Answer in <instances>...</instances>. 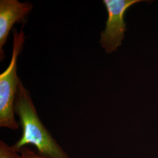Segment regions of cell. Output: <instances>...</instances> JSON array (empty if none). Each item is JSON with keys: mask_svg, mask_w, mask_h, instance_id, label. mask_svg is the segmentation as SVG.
Wrapping results in <instances>:
<instances>
[{"mask_svg": "<svg viewBox=\"0 0 158 158\" xmlns=\"http://www.w3.org/2000/svg\"><path fill=\"white\" fill-rule=\"evenodd\" d=\"M15 113L19 118L22 136L12 147L20 152L23 147L33 145L38 154L45 158H71L56 141L40 121L30 93L20 80L14 105Z\"/></svg>", "mask_w": 158, "mask_h": 158, "instance_id": "obj_1", "label": "cell"}, {"mask_svg": "<svg viewBox=\"0 0 158 158\" xmlns=\"http://www.w3.org/2000/svg\"><path fill=\"white\" fill-rule=\"evenodd\" d=\"M23 28L18 32L13 30V46L9 66L0 74V127L10 130L19 129L15 118L14 105L20 79L17 76V60L25 42Z\"/></svg>", "mask_w": 158, "mask_h": 158, "instance_id": "obj_2", "label": "cell"}, {"mask_svg": "<svg viewBox=\"0 0 158 158\" xmlns=\"http://www.w3.org/2000/svg\"><path fill=\"white\" fill-rule=\"evenodd\" d=\"M141 0H104L107 11L108 19L105 29L101 33L100 43L107 53L117 51L121 45L126 31L124 17L126 11L131 6Z\"/></svg>", "mask_w": 158, "mask_h": 158, "instance_id": "obj_3", "label": "cell"}, {"mask_svg": "<svg viewBox=\"0 0 158 158\" xmlns=\"http://www.w3.org/2000/svg\"><path fill=\"white\" fill-rule=\"evenodd\" d=\"M33 6L31 2H21L18 0L0 1V56L4 58L3 47L6 45L9 34L16 23L25 21Z\"/></svg>", "mask_w": 158, "mask_h": 158, "instance_id": "obj_4", "label": "cell"}, {"mask_svg": "<svg viewBox=\"0 0 158 158\" xmlns=\"http://www.w3.org/2000/svg\"><path fill=\"white\" fill-rule=\"evenodd\" d=\"M0 158H24L12 147H9L2 141H0Z\"/></svg>", "mask_w": 158, "mask_h": 158, "instance_id": "obj_5", "label": "cell"}, {"mask_svg": "<svg viewBox=\"0 0 158 158\" xmlns=\"http://www.w3.org/2000/svg\"><path fill=\"white\" fill-rule=\"evenodd\" d=\"M20 152L22 153V155L24 158H45L39 154L35 153L33 151H31L27 147H23L22 148Z\"/></svg>", "mask_w": 158, "mask_h": 158, "instance_id": "obj_6", "label": "cell"}]
</instances>
